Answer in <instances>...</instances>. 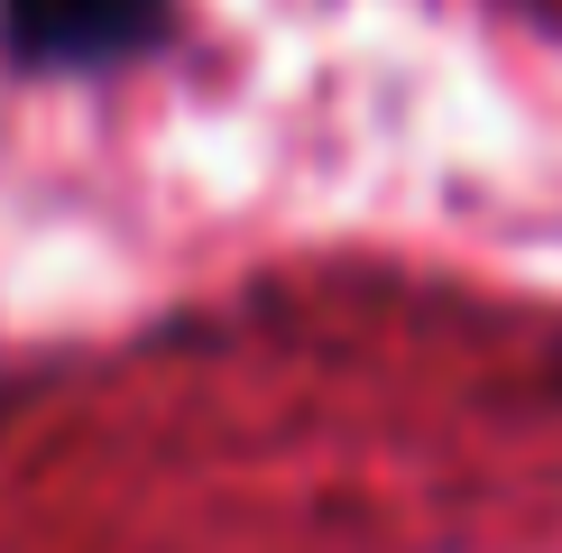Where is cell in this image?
Wrapping results in <instances>:
<instances>
[{
    "label": "cell",
    "mask_w": 562,
    "mask_h": 553,
    "mask_svg": "<svg viewBox=\"0 0 562 553\" xmlns=\"http://www.w3.org/2000/svg\"><path fill=\"white\" fill-rule=\"evenodd\" d=\"M157 37H167V0H0V46L37 75H56V65L92 75Z\"/></svg>",
    "instance_id": "cell-1"
}]
</instances>
